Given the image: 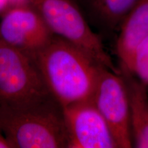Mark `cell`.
<instances>
[{
    "instance_id": "obj_1",
    "label": "cell",
    "mask_w": 148,
    "mask_h": 148,
    "mask_svg": "<svg viewBox=\"0 0 148 148\" xmlns=\"http://www.w3.org/2000/svg\"><path fill=\"white\" fill-rule=\"evenodd\" d=\"M32 56L62 108L92 99L99 74L105 68L82 49L56 36Z\"/></svg>"
},
{
    "instance_id": "obj_2",
    "label": "cell",
    "mask_w": 148,
    "mask_h": 148,
    "mask_svg": "<svg viewBox=\"0 0 148 148\" xmlns=\"http://www.w3.org/2000/svg\"><path fill=\"white\" fill-rule=\"evenodd\" d=\"M0 130L11 148L68 147L63 111L54 99L22 107L0 105Z\"/></svg>"
},
{
    "instance_id": "obj_3",
    "label": "cell",
    "mask_w": 148,
    "mask_h": 148,
    "mask_svg": "<svg viewBox=\"0 0 148 148\" xmlns=\"http://www.w3.org/2000/svg\"><path fill=\"white\" fill-rule=\"evenodd\" d=\"M29 5L38 11L55 36L82 49L103 67L121 73L75 0H29Z\"/></svg>"
},
{
    "instance_id": "obj_4",
    "label": "cell",
    "mask_w": 148,
    "mask_h": 148,
    "mask_svg": "<svg viewBox=\"0 0 148 148\" xmlns=\"http://www.w3.org/2000/svg\"><path fill=\"white\" fill-rule=\"evenodd\" d=\"M53 99L32 56L0 38V105L22 107Z\"/></svg>"
},
{
    "instance_id": "obj_5",
    "label": "cell",
    "mask_w": 148,
    "mask_h": 148,
    "mask_svg": "<svg viewBox=\"0 0 148 148\" xmlns=\"http://www.w3.org/2000/svg\"><path fill=\"white\" fill-rule=\"evenodd\" d=\"M121 73L102 68L92 100L106 123L119 148L133 146L129 97Z\"/></svg>"
},
{
    "instance_id": "obj_6",
    "label": "cell",
    "mask_w": 148,
    "mask_h": 148,
    "mask_svg": "<svg viewBox=\"0 0 148 148\" xmlns=\"http://www.w3.org/2000/svg\"><path fill=\"white\" fill-rule=\"evenodd\" d=\"M54 36L38 11L29 4L12 5L0 16V38L31 56L47 45Z\"/></svg>"
},
{
    "instance_id": "obj_7",
    "label": "cell",
    "mask_w": 148,
    "mask_h": 148,
    "mask_svg": "<svg viewBox=\"0 0 148 148\" xmlns=\"http://www.w3.org/2000/svg\"><path fill=\"white\" fill-rule=\"evenodd\" d=\"M68 148H118L106 120L92 99L62 108Z\"/></svg>"
},
{
    "instance_id": "obj_8",
    "label": "cell",
    "mask_w": 148,
    "mask_h": 148,
    "mask_svg": "<svg viewBox=\"0 0 148 148\" xmlns=\"http://www.w3.org/2000/svg\"><path fill=\"white\" fill-rule=\"evenodd\" d=\"M116 51L122 73L132 74L133 57L138 45L148 36V0H141L120 25Z\"/></svg>"
},
{
    "instance_id": "obj_9",
    "label": "cell",
    "mask_w": 148,
    "mask_h": 148,
    "mask_svg": "<svg viewBox=\"0 0 148 148\" xmlns=\"http://www.w3.org/2000/svg\"><path fill=\"white\" fill-rule=\"evenodd\" d=\"M129 97L130 127L133 145L138 148H148V95L147 85L124 73Z\"/></svg>"
},
{
    "instance_id": "obj_10",
    "label": "cell",
    "mask_w": 148,
    "mask_h": 148,
    "mask_svg": "<svg viewBox=\"0 0 148 148\" xmlns=\"http://www.w3.org/2000/svg\"><path fill=\"white\" fill-rule=\"evenodd\" d=\"M141 0H84L93 16L110 27L121 25L124 18Z\"/></svg>"
},
{
    "instance_id": "obj_11",
    "label": "cell",
    "mask_w": 148,
    "mask_h": 148,
    "mask_svg": "<svg viewBox=\"0 0 148 148\" xmlns=\"http://www.w3.org/2000/svg\"><path fill=\"white\" fill-rule=\"evenodd\" d=\"M132 74L136 75L138 79L148 85V56L135 57L133 60Z\"/></svg>"
},
{
    "instance_id": "obj_12",
    "label": "cell",
    "mask_w": 148,
    "mask_h": 148,
    "mask_svg": "<svg viewBox=\"0 0 148 148\" xmlns=\"http://www.w3.org/2000/svg\"><path fill=\"white\" fill-rule=\"evenodd\" d=\"M11 6L10 0H0V16Z\"/></svg>"
},
{
    "instance_id": "obj_13",
    "label": "cell",
    "mask_w": 148,
    "mask_h": 148,
    "mask_svg": "<svg viewBox=\"0 0 148 148\" xmlns=\"http://www.w3.org/2000/svg\"><path fill=\"white\" fill-rule=\"evenodd\" d=\"M0 148H11L10 144L5 139L1 130H0Z\"/></svg>"
},
{
    "instance_id": "obj_14",
    "label": "cell",
    "mask_w": 148,
    "mask_h": 148,
    "mask_svg": "<svg viewBox=\"0 0 148 148\" xmlns=\"http://www.w3.org/2000/svg\"><path fill=\"white\" fill-rule=\"evenodd\" d=\"M11 6L18 5L29 4V0H10Z\"/></svg>"
},
{
    "instance_id": "obj_15",
    "label": "cell",
    "mask_w": 148,
    "mask_h": 148,
    "mask_svg": "<svg viewBox=\"0 0 148 148\" xmlns=\"http://www.w3.org/2000/svg\"><path fill=\"white\" fill-rule=\"evenodd\" d=\"M75 1H76V0H75Z\"/></svg>"
}]
</instances>
